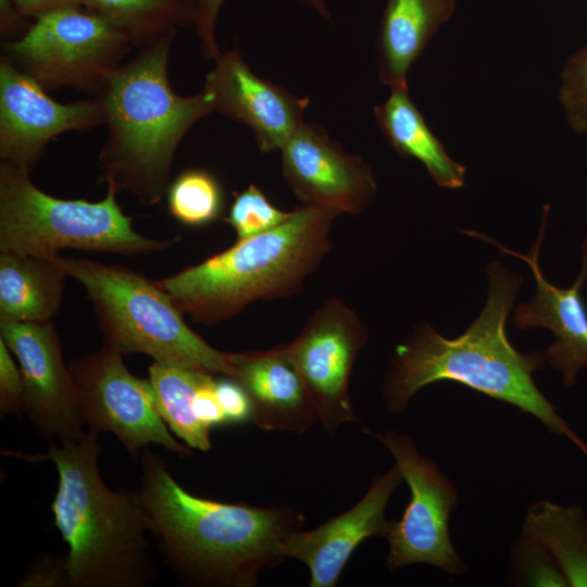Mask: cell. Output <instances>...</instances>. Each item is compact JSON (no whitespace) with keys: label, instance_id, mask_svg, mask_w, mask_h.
<instances>
[{"label":"cell","instance_id":"ffe728a7","mask_svg":"<svg viewBox=\"0 0 587 587\" xmlns=\"http://www.w3.org/2000/svg\"><path fill=\"white\" fill-rule=\"evenodd\" d=\"M66 277L54 258L0 252V320L51 321L60 311Z\"/></svg>","mask_w":587,"mask_h":587},{"label":"cell","instance_id":"836d02e7","mask_svg":"<svg viewBox=\"0 0 587 587\" xmlns=\"http://www.w3.org/2000/svg\"><path fill=\"white\" fill-rule=\"evenodd\" d=\"M86 0H15L18 14L24 18H36L48 12L67 8H84Z\"/></svg>","mask_w":587,"mask_h":587},{"label":"cell","instance_id":"9a60e30c","mask_svg":"<svg viewBox=\"0 0 587 587\" xmlns=\"http://www.w3.org/2000/svg\"><path fill=\"white\" fill-rule=\"evenodd\" d=\"M548 211L549 205H545L538 237L526 254L507 249L482 233L461 232L490 242L502 253L517 257L528 264L536 282V294L529 302L519 304L514 324L520 329L547 327L553 333L554 340L547 348L545 358L562 374L566 386H574L579 370L587 367V307L583 299V288L587 280V238L582 245V267L576 280L569 288L550 284L542 276L538 261Z\"/></svg>","mask_w":587,"mask_h":587},{"label":"cell","instance_id":"484cf974","mask_svg":"<svg viewBox=\"0 0 587 587\" xmlns=\"http://www.w3.org/2000/svg\"><path fill=\"white\" fill-rule=\"evenodd\" d=\"M290 214L276 208L258 186L251 184L235 196L225 221L236 232L237 240H243L277 227Z\"/></svg>","mask_w":587,"mask_h":587},{"label":"cell","instance_id":"3957f363","mask_svg":"<svg viewBox=\"0 0 587 587\" xmlns=\"http://www.w3.org/2000/svg\"><path fill=\"white\" fill-rule=\"evenodd\" d=\"M176 33L138 48L96 96L107 127L99 153L103 179L108 188L127 191L146 205H155L166 196L180 141L214 111L203 89L184 97L170 84L168 59Z\"/></svg>","mask_w":587,"mask_h":587},{"label":"cell","instance_id":"e0dca14e","mask_svg":"<svg viewBox=\"0 0 587 587\" xmlns=\"http://www.w3.org/2000/svg\"><path fill=\"white\" fill-rule=\"evenodd\" d=\"M403 476L395 464L376 475L359 502L321 526L289 533L279 554L304 563L310 587H334L357 547L371 536H387L391 523L385 517L388 501Z\"/></svg>","mask_w":587,"mask_h":587},{"label":"cell","instance_id":"44dd1931","mask_svg":"<svg viewBox=\"0 0 587 587\" xmlns=\"http://www.w3.org/2000/svg\"><path fill=\"white\" fill-rule=\"evenodd\" d=\"M374 116L397 153L420 161L438 186L458 189L464 185L466 167L451 159L432 133L409 88L391 89L388 99L374 108Z\"/></svg>","mask_w":587,"mask_h":587},{"label":"cell","instance_id":"52a82bcc","mask_svg":"<svg viewBox=\"0 0 587 587\" xmlns=\"http://www.w3.org/2000/svg\"><path fill=\"white\" fill-rule=\"evenodd\" d=\"M108 188L96 202L60 199L36 187L29 172L0 162V252L55 258L65 249L143 255L162 252L179 241L137 233Z\"/></svg>","mask_w":587,"mask_h":587},{"label":"cell","instance_id":"1f68e13d","mask_svg":"<svg viewBox=\"0 0 587 587\" xmlns=\"http://www.w3.org/2000/svg\"><path fill=\"white\" fill-rule=\"evenodd\" d=\"M20 586H68L64 558H41L24 575Z\"/></svg>","mask_w":587,"mask_h":587},{"label":"cell","instance_id":"e575fe53","mask_svg":"<svg viewBox=\"0 0 587 587\" xmlns=\"http://www.w3.org/2000/svg\"><path fill=\"white\" fill-rule=\"evenodd\" d=\"M24 20L16 10L15 0H0L1 36L13 33V30L22 25Z\"/></svg>","mask_w":587,"mask_h":587},{"label":"cell","instance_id":"5b68a950","mask_svg":"<svg viewBox=\"0 0 587 587\" xmlns=\"http://www.w3.org/2000/svg\"><path fill=\"white\" fill-rule=\"evenodd\" d=\"M337 212L303 205L277 227L237 240L199 264L157 280L193 323L229 320L259 300L299 292L332 249Z\"/></svg>","mask_w":587,"mask_h":587},{"label":"cell","instance_id":"7a4b0ae2","mask_svg":"<svg viewBox=\"0 0 587 587\" xmlns=\"http://www.w3.org/2000/svg\"><path fill=\"white\" fill-rule=\"evenodd\" d=\"M486 271V303L464 334L449 339L422 323L396 347L384 384L387 410L400 412L423 387L451 380L534 415L551 433L570 439L587 458V444L533 379L534 372L544 367L545 355L517 351L507 336V319L522 278L498 262H491Z\"/></svg>","mask_w":587,"mask_h":587},{"label":"cell","instance_id":"d4e9b609","mask_svg":"<svg viewBox=\"0 0 587 587\" xmlns=\"http://www.w3.org/2000/svg\"><path fill=\"white\" fill-rule=\"evenodd\" d=\"M168 211L187 226H203L220 217L224 192L218 179L203 168L183 171L166 192Z\"/></svg>","mask_w":587,"mask_h":587},{"label":"cell","instance_id":"277c9868","mask_svg":"<svg viewBox=\"0 0 587 587\" xmlns=\"http://www.w3.org/2000/svg\"><path fill=\"white\" fill-rule=\"evenodd\" d=\"M100 450L98 432L88 428L75 438L52 441L43 453H2L55 465L59 484L50 508L68 547L70 587H143L155 576L143 510L136 490L114 491L103 483Z\"/></svg>","mask_w":587,"mask_h":587},{"label":"cell","instance_id":"4316f807","mask_svg":"<svg viewBox=\"0 0 587 587\" xmlns=\"http://www.w3.org/2000/svg\"><path fill=\"white\" fill-rule=\"evenodd\" d=\"M560 101L570 126L587 135V47L579 49L564 65Z\"/></svg>","mask_w":587,"mask_h":587},{"label":"cell","instance_id":"d6a6232c","mask_svg":"<svg viewBox=\"0 0 587 587\" xmlns=\"http://www.w3.org/2000/svg\"><path fill=\"white\" fill-rule=\"evenodd\" d=\"M215 383L214 375H209L199 387L195 399L196 414L209 428L228 424L215 391Z\"/></svg>","mask_w":587,"mask_h":587},{"label":"cell","instance_id":"8992f818","mask_svg":"<svg viewBox=\"0 0 587 587\" xmlns=\"http://www.w3.org/2000/svg\"><path fill=\"white\" fill-rule=\"evenodd\" d=\"M54 261L85 289L103 347L122 355L142 353L162 365L230 375L228 353L188 326L157 280L122 265L62 255Z\"/></svg>","mask_w":587,"mask_h":587},{"label":"cell","instance_id":"4dcf8cb0","mask_svg":"<svg viewBox=\"0 0 587 587\" xmlns=\"http://www.w3.org/2000/svg\"><path fill=\"white\" fill-rule=\"evenodd\" d=\"M215 391L228 423L251 419V405L243 388L233 378L216 379Z\"/></svg>","mask_w":587,"mask_h":587},{"label":"cell","instance_id":"603a6c76","mask_svg":"<svg viewBox=\"0 0 587 587\" xmlns=\"http://www.w3.org/2000/svg\"><path fill=\"white\" fill-rule=\"evenodd\" d=\"M84 9L104 17L140 48L195 25L198 0H86Z\"/></svg>","mask_w":587,"mask_h":587},{"label":"cell","instance_id":"2e32d148","mask_svg":"<svg viewBox=\"0 0 587 587\" xmlns=\"http://www.w3.org/2000/svg\"><path fill=\"white\" fill-rule=\"evenodd\" d=\"M214 62L203 84L213 110L247 125L262 152L280 150L303 123L309 98L257 76L237 48Z\"/></svg>","mask_w":587,"mask_h":587},{"label":"cell","instance_id":"f546056e","mask_svg":"<svg viewBox=\"0 0 587 587\" xmlns=\"http://www.w3.org/2000/svg\"><path fill=\"white\" fill-rule=\"evenodd\" d=\"M11 351L0 338V414L24 412V383Z\"/></svg>","mask_w":587,"mask_h":587},{"label":"cell","instance_id":"d6986e66","mask_svg":"<svg viewBox=\"0 0 587 587\" xmlns=\"http://www.w3.org/2000/svg\"><path fill=\"white\" fill-rule=\"evenodd\" d=\"M457 0H387L377 35L382 84L408 88V74L439 27L449 21Z\"/></svg>","mask_w":587,"mask_h":587},{"label":"cell","instance_id":"30bf717a","mask_svg":"<svg viewBox=\"0 0 587 587\" xmlns=\"http://www.w3.org/2000/svg\"><path fill=\"white\" fill-rule=\"evenodd\" d=\"M68 366L88 428L112 433L135 461L150 444L179 457L191 453L166 428L150 380L133 375L122 354L102 346L72 360Z\"/></svg>","mask_w":587,"mask_h":587},{"label":"cell","instance_id":"4fadbf2b","mask_svg":"<svg viewBox=\"0 0 587 587\" xmlns=\"http://www.w3.org/2000/svg\"><path fill=\"white\" fill-rule=\"evenodd\" d=\"M102 124L104 114L97 97L59 103L46 93L37 80L1 55V161L30 172L54 137Z\"/></svg>","mask_w":587,"mask_h":587},{"label":"cell","instance_id":"cb8c5ba5","mask_svg":"<svg viewBox=\"0 0 587 587\" xmlns=\"http://www.w3.org/2000/svg\"><path fill=\"white\" fill-rule=\"evenodd\" d=\"M209 375L213 374L157 362L149 366V380L161 417L188 447L200 451L211 449L210 428L197 416L195 399Z\"/></svg>","mask_w":587,"mask_h":587},{"label":"cell","instance_id":"8fae6325","mask_svg":"<svg viewBox=\"0 0 587 587\" xmlns=\"http://www.w3.org/2000/svg\"><path fill=\"white\" fill-rule=\"evenodd\" d=\"M367 330L358 314L337 297L315 310L297 338L285 344L315 408L319 423L334 435L355 421L349 380Z\"/></svg>","mask_w":587,"mask_h":587},{"label":"cell","instance_id":"83f0119b","mask_svg":"<svg viewBox=\"0 0 587 587\" xmlns=\"http://www.w3.org/2000/svg\"><path fill=\"white\" fill-rule=\"evenodd\" d=\"M514 565L529 586H569L552 555L539 542L522 534L514 549Z\"/></svg>","mask_w":587,"mask_h":587},{"label":"cell","instance_id":"ac0fdd59","mask_svg":"<svg viewBox=\"0 0 587 587\" xmlns=\"http://www.w3.org/2000/svg\"><path fill=\"white\" fill-rule=\"evenodd\" d=\"M230 375L246 391L251 419L264 430L303 435L317 414L285 345L265 351L228 353Z\"/></svg>","mask_w":587,"mask_h":587},{"label":"cell","instance_id":"f1b7e54d","mask_svg":"<svg viewBox=\"0 0 587 587\" xmlns=\"http://www.w3.org/2000/svg\"><path fill=\"white\" fill-rule=\"evenodd\" d=\"M226 0H198L195 29L200 41L202 57L215 60L221 51L215 39V24L218 13ZM313 9L324 20L330 22L332 16L325 0H299Z\"/></svg>","mask_w":587,"mask_h":587},{"label":"cell","instance_id":"7c38bea8","mask_svg":"<svg viewBox=\"0 0 587 587\" xmlns=\"http://www.w3.org/2000/svg\"><path fill=\"white\" fill-rule=\"evenodd\" d=\"M0 338L18 361L24 412L37 432L58 441L79 436L86 421L53 323L0 320Z\"/></svg>","mask_w":587,"mask_h":587},{"label":"cell","instance_id":"6da1fadb","mask_svg":"<svg viewBox=\"0 0 587 587\" xmlns=\"http://www.w3.org/2000/svg\"><path fill=\"white\" fill-rule=\"evenodd\" d=\"M139 497L148 532L167 563L188 583L252 587L261 571L283 560L279 547L304 524L288 507L225 503L191 495L163 460L145 448Z\"/></svg>","mask_w":587,"mask_h":587},{"label":"cell","instance_id":"5bb4252c","mask_svg":"<svg viewBox=\"0 0 587 587\" xmlns=\"http://www.w3.org/2000/svg\"><path fill=\"white\" fill-rule=\"evenodd\" d=\"M280 152L285 182L303 205L357 215L376 195L371 166L315 123L303 121Z\"/></svg>","mask_w":587,"mask_h":587},{"label":"cell","instance_id":"7402d4cb","mask_svg":"<svg viewBox=\"0 0 587 587\" xmlns=\"http://www.w3.org/2000/svg\"><path fill=\"white\" fill-rule=\"evenodd\" d=\"M522 534L548 550L569 586L587 587V517L582 505L536 502L526 513Z\"/></svg>","mask_w":587,"mask_h":587},{"label":"cell","instance_id":"ba28073f","mask_svg":"<svg viewBox=\"0 0 587 587\" xmlns=\"http://www.w3.org/2000/svg\"><path fill=\"white\" fill-rule=\"evenodd\" d=\"M134 47L104 17L82 8H67L34 18L16 40L2 45L3 54L43 88L103 89Z\"/></svg>","mask_w":587,"mask_h":587},{"label":"cell","instance_id":"9c48e42d","mask_svg":"<svg viewBox=\"0 0 587 587\" xmlns=\"http://www.w3.org/2000/svg\"><path fill=\"white\" fill-rule=\"evenodd\" d=\"M370 434L392 454L411 491L402 517L391 523L386 536L389 571L425 563L447 574L465 572L466 565L452 545L448 527L450 513L458 504L452 483L420 453L410 437L395 430Z\"/></svg>","mask_w":587,"mask_h":587}]
</instances>
